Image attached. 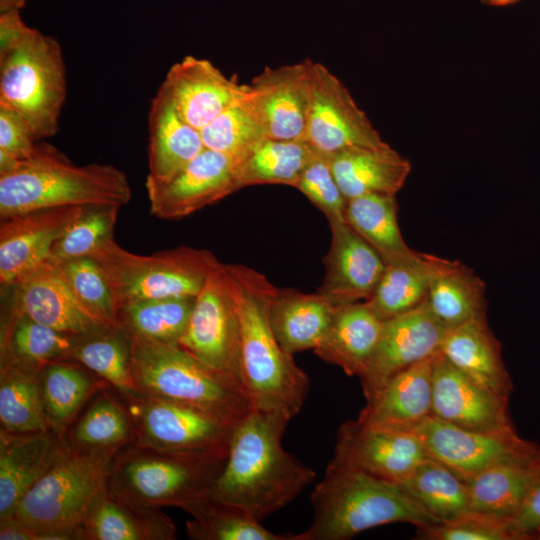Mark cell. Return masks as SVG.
Here are the masks:
<instances>
[{
    "label": "cell",
    "instance_id": "obj_37",
    "mask_svg": "<svg viewBox=\"0 0 540 540\" xmlns=\"http://www.w3.org/2000/svg\"><path fill=\"white\" fill-rule=\"evenodd\" d=\"M195 298L166 297L126 304L117 310L119 329L128 338L178 345L189 321Z\"/></svg>",
    "mask_w": 540,
    "mask_h": 540
},
{
    "label": "cell",
    "instance_id": "obj_43",
    "mask_svg": "<svg viewBox=\"0 0 540 540\" xmlns=\"http://www.w3.org/2000/svg\"><path fill=\"white\" fill-rule=\"evenodd\" d=\"M186 523L195 540H295V534H277L245 510L209 498Z\"/></svg>",
    "mask_w": 540,
    "mask_h": 540
},
{
    "label": "cell",
    "instance_id": "obj_6",
    "mask_svg": "<svg viewBox=\"0 0 540 540\" xmlns=\"http://www.w3.org/2000/svg\"><path fill=\"white\" fill-rule=\"evenodd\" d=\"M226 460L167 454L131 442L111 462L107 492L138 510L178 507L193 516L210 498Z\"/></svg>",
    "mask_w": 540,
    "mask_h": 540
},
{
    "label": "cell",
    "instance_id": "obj_17",
    "mask_svg": "<svg viewBox=\"0 0 540 540\" xmlns=\"http://www.w3.org/2000/svg\"><path fill=\"white\" fill-rule=\"evenodd\" d=\"M311 64L266 67L247 84V95L267 138L303 140L311 97Z\"/></svg>",
    "mask_w": 540,
    "mask_h": 540
},
{
    "label": "cell",
    "instance_id": "obj_3",
    "mask_svg": "<svg viewBox=\"0 0 540 540\" xmlns=\"http://www.w3.org/2000/svg\"><path fill=\"white\" fill-rule=\"evenodd\" d=\"M118 451L80 448L65 438L51 465L0 523L30 529L33 540H83L81 526L107 492Z\"/></svg>",
    "mask_w": 540,
    "mask_h": 540
},
{
    "label": "cell",
    "instance_id": "obj_1",
    "mask_svg": "<svg viewBox=\"0 0 540 540\" xmlns=\"http://www.w3.org/2000/svg\"><path fill=\"white\" fill-rule=\"evenodd\" d=\"M288 422L281 415L252 408L234 426L227 460L210 498L262 521L311 484L315 471L282 446Z\"/></svg>",
    "mask_w": 540,
    "mask_h": 540
},
{
    "label": "cell",
    "instance_id": "obj_45",
    "mask_svg": "<svg viewBox=\"0 0 540 540\" xmlns=\"http://www.w3.org/2000/svg\"><path fill=\"white\" fill-rule=\"evenodd\" d=\"M119 209L108 204L84 206L52 246L51 259L62 262L92 257L100 247L114 238Z\"/></svg>",
    "mask_w": 540,
    "mask_h": 540
},
{
    "label": "cell",
    "instance_id": "obj_33",
    "mask_svg": "<svg viewBox=\"0 0 540 540\" xmlns=\"http://www.w3.org/2000/svg\"><path fill=\"white\" fill-rule=\"evenodd\" d=\"M44 366L1 360L0 423L10 433L51 431L40 386Z\"/></svg>",
    "mask_w": 540,
    "mask_h": 540
},
{
    "label": "cell",
    "instance_id": "obj_46",
    "mask_svg": "<svg viewBox=\"0 0 540 540\" xmlns=\"http://www.w3.org/2000/svg\"><path fill=\"white\" fill-rule=\"evenodd\" d=\"M57 263L81 305L103 326L119 328L112 291L99 263L92 257Z\"/></svg>",
    "mask_w": 540,
    "mask_h": 540
},
{
    "label": "cell",
    "instance_id": "obj_13",
    "mask_svg": "<svg viewBox=\"0 0 540 540\" xmlns=\"http://www.w3.org/2000/svg\"><path fill=\"white\" fill-rule=\"evenodd\" d=\"M303 140L326 154L386 144L343 82L315 61L311 64V97Z\"/></svg>",
    "mask_w": 540,
    "mask_h": 540
},
{
    "label": "cell",
    "instance_id": "obj_51",
    "mask_svg": "<svg viewBox=\"0 0 540 540\" xmlns=\"http://www.w3.org/2000/svg\"><path fill=\"white\" fill-rule=\"evenodd\" d=\"M31 27L22 20L20 10L0 12V57L14 50L27 36Z\"/></svg>",
    "mask_w": 540,
    "mask_h": 540
},
{
    "label": "cell",
    "instance_id": "obj_41",
    "mask_svg": "<svg viewBox=\"0 0 540 540\" xmlns=\"http://www.w3.org/2000/svg\"><path fill=\"white\" fill-rule=\"evenodd\" d=\"M429 278V254L419 252L410 262L386 265L372 296L365 302L381 321L389 320L426 301Z\"/></svg>",
    "mask_w": 540,
    "mask_h": 540
},
{
    "label": "cell",
    "instance_id": "obj_5",
    "mask_svg": "<svg viewBox=\"0 0 540 540\" xmlns=\"http://www.w3.org/2000/svg\"><path fill=\"white\" fill-rule=\"evenodd\" d=\"M131 199L126 174L111 164L76 165L48 143L12 172L0 176V217L38 209L108 204Z\"/></svg>",
    "mask_w": 540,
    "mask_h": 540
},
{
    "label": "cell",
    "instance_id": "obj_18",
    "mask_svg": "<svg viewBox=\"0 0 540 540\" xmlns=\"http://www.w3.org/2000/svg\"><path fill=\"white\" fill-rule=\"evenodd\" d=\"M83 207L38 209L1 219V286L18 285L50 259L52 246Z\"/></svg>",
    "mask_w": 540,
    "mask_h": 540
},
{
    "label": "cell",
    "instance_id": "obj_47",
    "mask_svg": "<svg viewBox=\"0 0 540 540\" xmlns=\"http://www.w3.org/2000/svg\"><path fill=\"white\" fill-rule=\"evenodd\" d=\"M294 188L327 217L329 224L345 221L346 198L333 175L329 154L315 151Z\"/></svg>",
    "mask_w": 540,
    "mask_h": 540
},
{
    "label": "cell",
    "instance_id": "obj_9",
    "mask_svg": "<svg viewBox=\"0 0 540 540\" xmlns=\"http://www.w3.org/2000/svg\"><path fill=\"white\" fill-rule=\"evenodd\" d=\"M92 258L108 280L117 310L147 299L196 297L219 263L212 252L189 246L139 255L122 248L114 238Z\"/></svg>",
    "mask_w": 540,
    "mask_h": 540
},
{
    "label": "cell",
    "instance_id": "obj_21",
    "mask_svg": "<svg viewBox=\"0 0 540 540\" xmlns=\"http://www.w3.org/2000/svg\"><path fill=\"white\" fill-rule=\"evenodd\" d=\"M160 87L179 115L201 130L240 96L244 84L209 60L188 55L170 67Z\"/></svg>",
    "mask_w": 540,
    "mask_h": 540
},
{
    "label": "cell",
    "instance_id": "obj_52",
    "mask_svg": "<svg viewBox=\"0 0 540 540\" xmlns=\"http://www.w3.org/2000/svg\"><path fill=\"white\" fill-rule=\"evenodd\" d=\"M26 0H0V12L11 9L21 10L25 6Z\"/></svg>",
    "mask_w": 540,
    "mask_h": 540
},
{
    "label": "cell",
    "instance_id": "obj_30",
    "mask_svg": "<svg viewBox=\"0 0 540 540\" xmlns=\"http://www.w3.org/2000/svg\"><path fill=\"white\" fill-rule=\"evenodd\" d=\"M334 307L318 292L277 288L269 319L279 344L291 355L317 348L330 325Z\"/></svg>",
    "mask_w": 540,
    "mask_h": 540
},
{
    "label": "cell",
    "instance_id": "obj_15",
    "mask_svg": "<svg viewBox=\"0 0 540 540\" xmlns=\"http://www.w3.org/2000/svg\"><path fill=\"white\" fill-rule=\"evenodd\" d=\"M428 457L412 431L370 426L355 420L340 426L331 462L401 483Z\"/></svg>",
    "mask_w": 540,
    "mask_h": 540
},
{
    "label": "cell",
    "instance_id": "obj_24",
    "mask_svg": "<svg viewBox=\"0 0 540 540\" xmlns=\"http://www.w3.org/2000/svg\"><path fill=\"white\" fill-rule=\"evenodd\" d=\"M65 438L52 431L10 433L0 431V522L42 476Z\"/></svg>",
    "mask_w": 540,
    "mask_h": 540
},
{
    "label": "cell",
    "instance_id": "obj_20",
    "mask_svg": "<svg viewBox=\"0 0 540 540\" xmlns=\"http://www.w3.org/2000/svg\"><path fill=\"white\" fill-rule=\"evenodd\" d=\"M330 229L325 274L317 292L333 306L367 301L385 270L384 260L346 222L331 223Z\"/></svg>",
    "mask_w": 540,
    "mask_h": 540
},
{
    "label": "cell",
    "instance_id": "obj_39",
    "mask_svg": "<svg viewBox=\"0 0 540 540\" xmlns=\"http://www.w3.org/2000/svg\"><path fill=\"white\" fill-rule=\"evenodd\" d=\"M398 484L440 522L471 511L466 481L433 458L425 459Z\"/></svg>",
    "mask_w": 540,
    "mask_h": 540
},
{
    "label": "cell",
    "instance_id": "obj_4",
    "mask_svg": "<svg viewBox=\"0 0 540 540\" xmlns=\"http://www.w3.org/2000/svg\"><path fill=\"white\" fill-rule=\"evenodd\" d=\"M310 499L312 524L295 540H347L390 523L421 529L440 522L398 483L331 461Z\"/></svg>",
    "mask_w": 540,
    "mask_h": 540
},
{
    "label": "cell",
    "instance_id": "obj_23",
    "mask_svg": "<svg viewBox=\"0 0 540 540\" xmlns=\"http://www.w3.org/2000/svg\"><path fill=\"white\" fill-rule=\"evenodd\" d=\"M434 357L389 378L366 399L357 420L370 426L410 430L431 416Z\"/></svg>",
    "mask_w": 540,
    "mask_h": 540
},
{
    "label": "cell",
    "instance_id": "obj_19",
    "mask_svg": "<svg viewBox=\"0 0 540 540\" xmlns=\"http://www.w3.org/2000/svg\"><path fill=\"white\" fill-rule=\"evenodd\" d=\"M508 400L466 376L440 351L435 355L432 416L479 432L515 431L508 413Z\"/></svg>",
    "mask_w": 540,
    "mask_h": 540
},
{
    "label": "cell",
    "instance_id": "obj_28",
    "mask_svg": "<svg viewBox=\"0 0 540 540\" xmlns=\"http://www.w3.org/2000/svg\"><path fill=\"white\" fill-rule=\"evenodd\" d=\"M148 134L147 176L157 180L172 177L205 149L200 130L179 115L161 87L151 101Z\"/></svg>",
    "mask_w": 540,
    "mask_h": 540
},
{
    "label": "cell",
    "instance_id": "obj_7",
    "mask_svg": "<svg viewBox=\"0 0 540 540\" xmlns=\"http://www.w3.org/2000/svg\"><path fill=\"white\" fill-rule=\"evenodd\" d=\"M128 339L138 393L195 407L233 425L252 409L237 380L201 362L179 345Z\"/></svg>",
    "mask_w": 540,
    "mask_h": 540
},
{
    "label": "cell",
    "instance_id": "obj_38",
    "mask_svg": "<svg viewBox=\"0 0 540 540\" xmlns=\"http://www.w3.org/2000/svg\"><path fill=\"white\" fill-rule=\"evenodd\" d=\"M74 360L112 386L123 398L138 393L131 370V346L119 328L101 327L75 337Z\"/></svg>",
    "mask_w": 540,
    "mask_h": 540
},
{
    "label": "cell",
    "instance_id": "obj_31",
    "mask_svg": "<svg viewBox=\"0 0 540 540\" xmlns=\"http://www.w3.org/2000/svg\"><path fill=\"white\" fill-rule=\"evenodd\" d=\"M345 221L386 265L410 262L418 256L419 252L409 248L401 234L396 195L365 194L348 199Z\"/></svg>",
    "mask_w": 540,
    "mask_h": 540
},
{
    "label": "cell",
    "instance_id": "obj_44",
    "mask_svg": "<svg viewBox=\"0 0 540 540\" xmlns=\"http://www.w3.org/2000/svg\"><path fill=\"white\" fill-rule=\"evenodd\" d=\"M200 132L205 148L225 153L236 161L267 138L249 101L247 84L240 96Z\"/></svg>",
    "mask_w": 540,
    "mask_h": 540
},
{
    "label": "cell",
    "instance_id": "obj_36",
    "mask_svg": "<svg viewBox=\"0 0 540 540\" xmlns=\"http://www.w3.org/2000/svg\"><path fill=\"white\" fill-rule=\"evenodd\" d=\"M315 151L304 140L264 138L236 161L238 189L260 184L294 187Z\"/></svg>",
    "mask_w": 540,
    "mask_h": 540
},
{
    "label": "cell",
    "instance_id": "obj_32",
    "mask_svg": "<svg viewBox=\"0 0 540 540\" xmlns=\"http://www.w3.org/2000/svg\"><path fill=\"white\" fill-rule=\"evenodd\" d=\"M84 540H171L173 521L159 510H138L108 492L92 507L81 526Z\"/></svg>",
    "mask_w": 540,
    "mask_h": 540
},
{
    "label": "cell",
    "instance_id": "obj_22",
    "mask_svg": "<svg viewBox=\"0 0 540 540\" xmlns=\"http://www.w3.org/2000/svg\"><path fill=\"white\" fill-rule=\"evenodd\" d=\"M14 288L11 309L34 321L73 337L105 327L77 300L51 258Z\"/></svg>",
    "mask_w": 540,
    "mask_h": 540
},
{
    "label": "cell",
    "instance_id": "obj_14",
    "mask_svg": "<svg viewBox=\"0 0 540 540\" xmlns=\"http://www.w3.org/2000/svg\"><path fill=\"white\" fill-rule=\"evenodd\" d=\"M150 214L177 220L238 191L236 160L205 148L185 167L166 180L147 176Z\"/></svg>",
    "mask_w": 540,
    "mask_h": 540
},
{
    "label": "cell",
    "instance_id": "obj_25",
    "mask_svg": "<svg viewBox=\"0 0 540 540\" xmlns=\"http://www.w3.org/2000/svg\"><path fill=\"white\" fill-rule=\"evenodd\" d=\"M440 353L473 381L509 399L512 380L502 358L501 344L487 317L447 328Z\"/></svg>",
    "mask_w": 540,
    "mask_h": 540
},
{
    "label": "cell",
    "instance_id": "obj_11",
    "mask_svg": "<svg viewBox=\"0 0 540 540\" xmlns=\"http://www.w3.org/2000/svg\"><path fill=\"white\" fill-rule=\"evenodd\" d=\"M178 345L242 385L240 321L225 264L219 262L207 276Z\"/></svg>",
    "mask_w": 540,
    "mask_h": 540
},
{
    "label": "cell",
    "instance_id": "obj_10",
    "mask_svg": "<svg viewBox=\"0 0 540 540\" xmlns=\"http://www.w3.org/2000/svg\"><path fill=\"white\" fill-rule=\"evenodd\" d=\"M126 407L136 445L192 457H227L234 426L195 407L136 393Z\"/></svg>",
    "mask_w": 540,
    "mask_h": 540
},
{
    "label": "cell",
    "instance_id": "obj_34",
    "mask_svg": "<svg viewBox=\"0 0 540 540\" xmlns=\"http://www.w3.org/2000/svg\"><path fill=\"white\" fill-rule=\"evenodd\" d=\"M540 476V462L500 464L465 479L471 511L510 521Z\"/></svg>",
    "mask_w": 540,
    "mask_h": 540
},
{
    "label": "cell",
    "instance_id": "obj_54",
    "mask_svg": "<svg viewBox=\"0 0 540 540\" xmlns=\"http://www.w3.org/2000/svg\"><path fill=\"white\" fill-rule=\"evenodd\" d=\"M537 539H540V534H539V536L537 537Z\"/></svg>",
    "mask_w": 540,
    "mask_h": 540
},
{
    "label": "cell",
    "instance_id": "obj_12",
    "mask_svg": "<svg viewBox=\"0 0 540 540\" xmlns=\"http://www.w3.org/2000/svg\"><path fill=\"white\" fill-rule=\"evenodd\" d=\"M427 455L464 480L500 464L540 462V446L516 431L488 433L469 430L429 416L412 429Z\"/></svg>",
    "mask_w": 540,
    "mask_h": 540
},
{
    "label": "cell",
    "instance_id": "obj_42",
    "mask_svg": "<svg viewBox=\"0 0 540 540\" xmlns=\"http://www.w3.org/2000/svg\"><path fill=\"white\" fill-rule=\"evenodd\" d=\"M66 433V440L85 449H117L134 441L130 413L115 397L102 393Z\"/></svg>",
    "mask_w": 540,
    "mask_h": 540
},
{
    "label": "cell",
    "instance_id": "obj_49",
    "mask_svg": "<svg viewBox=\"0 0 540 540\" xmlns=\"http://www.w3.org/2000/svg\"><path fill=\"white\" fill-rule=\"evenodd\" d=\"M37 141L26 120L16 110L0 104V150L23 161L35 153Z\"/></svg>",
    "mask_w": 540,
    "mask_h": 540
},
{
    "label": "cell",
    "instance_id": "obj_35",
    "mask_svg": "<svg viewBox=\"0 0 540 540\" xmlns=\"http://www.w3.org/2000/svg\"><path fill=\"white\" fill-rule=\"evenodd\" d=\"M78 362L47 363L40 373L42 402L50 430L65 438L85 402L101 387Z\"/></svg>",
    "mask_w": 540,
    "mask_h": 540
},
{
    "label": "cell",
    "instance_id": "obj_48",
    "mask_svg": "<svg viewBox=\"0 0 540 540\" xmlns=\"http://www.w3.org/2000/svg\"><path fill=\"white\" fill-rule=\"evenodd\" d=\"M419 536L428 540H516L508 521L476 511L421 528Z\"/></svg>",
    "mask_w": 540,
    "mask_h": 540
},
{
    "label": "cell",
    "instance_id": "obj_29",
    "mask_svg": "<svg viewBox=\"0 0 540 540\" xmlns=\"http://www.w3.org/2000/svg\"><path fill=\"white\" fill-rule=\"evenodd\" d=\"M426 303L447 328L487 317L486 285L473 269L457 260L429 254Z\"/></svg>",
    "mask_w": 540,
    "mask_h": 540
},
{
    "label": "cell",
    "instance_id": "obj_26",
    "mask_svg": "<svg viewBox=\"0 0 540 540\" xmlns=\"http://www.w3.org/2000/svg\"><path fill=\"white\" fill-rule=\"evenodd\" d=\"M329 158L346 200L365 194L396 195L411 171L410 161L387 143L346 148L329 154Z\"/></svg>",
    "mask_w": 540,
    "mask_h": 540
},
{
    "label": "cell",
    "instance_id": "obj_27",
    "mask_svg": "<svg viewBox=\"0 0 540 540\" xmlns=\"http://www.w3.org/2000/svg\"><path fill=\"white\" fill-rule=\"evenodd\" d=\"M383 321L365 301L335 306L330 325L313 351L349 376L360 377L378 344Z\"/></svg>",
    "mask_w": 540,
    "mask_h": 540
},
{
    "label": "cell",
    "instance_id": "obj_2",
    "mask_svg": "<svg viewBox=\"0 0 540 540\" xmlns=\"http://www.w3.org/2000/svg\"><path fill=\"white\" fill-rule=\"evenodd\" d=\"M225 266L240 321L242 386L253 409L290 421L303 406L310 379L272 330L269 309L277 287L252 268L241 264Z\"/></svg>",
    "mask_w": 540,
    "mask_h": 540
},
{
    "label": "cell",
    "instance_id": "obj_53",
    "mask_svg": "<svg viewBox=\"0 0 540 540\" xmlns=\"http://www.w3.org/2000/svg\"><path fill=\"white\" fill-rule=\"evenodd\" d=\"M481 3L492 7H505L519 2L520 0H480Z\"/></svg>",
    "mask_w": 540,
    "mask_h": 540
},
{
    "label": "cell",
    "instance_id": "obj_8",
    "mask_svg": "<svg viewBox=\"0 0 540 540\" xmlns=\"http://www.w3.org/2000/svg\"><path fill=\"white\" fill-rule=\"evenodd\" d=\"M67 95L60 43L31 28L25 39L0 57V104L16 110L37 140L54 136Z\"/></svg>",
    "mask_w": 540,
    "mask_h": 540
},
{
    "label": "cell",
    "instance_id": "obj_40",
    "mask_svg": "<svg viewBox=\"0 0 540 540\" xmlns=\"http://www.w3.org/2000/svg\"><path fill=\"white\" fill-rule=\"evenodd\" d=\"M75 337L10 309L1 329V360L45 366L69 360Z\"/></svg>",
    "mask_w": 540,
    "mask_h": 540
},
{
    "label": "cell",
    "instance_id": "obj_50",
    "mask_svg": "<svg viewBox=\"0 0 540 540\" xmlns=\"http://www.w3.org/2000/svg\"><path fill=\"white\" fill-rule=\"evenodd\" d=\"M516 540L537 539L540 534V476L530 488L521 508L509 521Z\"/></svg>",
    "mask_w": 540,
    "mask_h": 540
},
{
    "label": "cell",
    "instance_id": "obj_16",
    "mask_svg": "<svg viewBox=\"0 0 540 540\" xmlns=\"http://www.w3.org/2000/svg\"><path fill=\"white\" fill-rule=\"evenodd\" d=\"M446 330L426 301L409 312L383 321L376 349L359 377L365 398L396 373L435 356Z\"/></svg>",
    "mask_w": 540,
    "mask_h": 540
}]
</instances>
